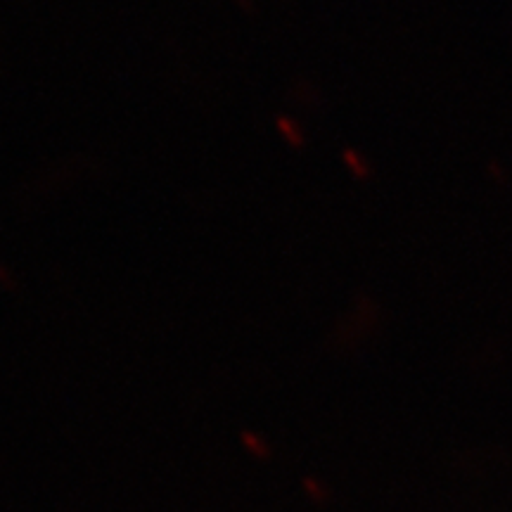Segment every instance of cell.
<instances>
[{
  "label": "cell",
  "instance_id": "6da1fadb",
  "mask_svg": "<svg viewBox=\"0 0 512 512\" xmlns=\"http://www.w3.org/2000/svg\"><path fill=\"white\" fill-rule=\"evenodd\" d=\"M278 128H280V133H283V138H285L290 145H297V147H299V145L304 143V136H302V133H299V128L294 126L290 119L280 117V119H278Z\"/></svg>",
  "mask_w": 512,
  "mask_h": 512
}]
</instances>
